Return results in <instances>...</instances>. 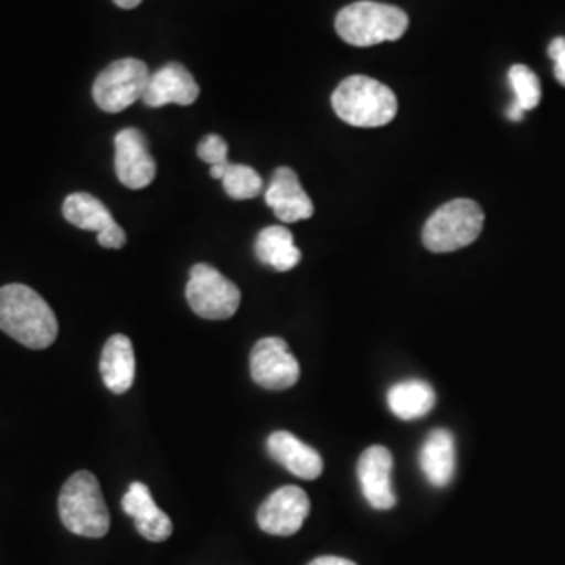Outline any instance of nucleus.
Returning <instances> with one entry per match:
<instances>
[{"label":"nucleus","instance_id":"obj_1","mask_svg":"<svg viewBox=\"0 0 565 565\" xmlns=\"http://www.w3.org/2000/svg\"><path fill=\"white\" fill-rule=\"evenodd\" d=\"M0 329L32 350L53 345L60 333L53 308L28 285L11 282L0 287Z\"/></svg>","mask_w":565,"mask_h":565},{"label":"nucleus","instance_id":"obj_2","mask_svg":"<svg viewBox=\"0 0 565 565\" xmlns=\"http://www.w3.org/2000/svg\"><path fill=\"white\" fill-rule=\"evenodd\" d=\"M333 111L356 128H380L396 118L398 99L384 82L369 76H350L333 90Z\"/></svg>","mask_w":565,"mask_h":565},{"label":"nucleus","instance_id":"obj_3","mask_svg":"<svg viewBox=\"0 0 565 565\" xmlns=\"http://www.w3.org/2000/svg\"><path fill=\"white\" fill-rule=\"evenodd\" d=\"M335 30L343 42L364 49L403 39L408 15L394 4L361 0L343 7L335 18Z\"/></svg>","mask_w":565,"mask_h":565},{"label":"nucleus","instance_id":"obj_4","mask_svg":"<svg viewBox=\"0 0 565 565\" xmlns=\"http://www.w3.org/2000/svg\"><path fill=\"white\" fill-rule=\"evenodd\" d=\"M61 524L84 539H103L109 532V511L99 480L90 471H76L60 494Z\"/></svg>","mask_w":565,"mask_h":565},{"label":"nucleus","instance_id":"obj_5","mask_svg":"<svg viewBox=\"0 0 565 565\" xmlns=\"http://www.w3.org/2000/svg\"><path fill=\"white\" fill-rule=\"evenodd\" d=\"M484 212L471 200H452L438 207L424 226V245L434 254L457 252L480 237Z\"/></svg>","mask_w":565,"mask_h":565},{"label":"nucleus","instance_id":"obj_6","mask_svg":"<svg viewBox=\"0 0 565 565\" xmlns=\"http://www.w3.org/2000/svg\"><path fill=\"white\" fill-rule=\"evenodd\" d=\"M184 296L191 310L207 321L231 319L242 303L239 287L210 264H195L191 268Z\"/></svg>","mask_w":565,"mask_h":565},{"label":"nucleus","instance_id":"obj_7","mask_svg":"<svg viewBox=\"0 0 565 565\" xmlns=\"http://www.w3.org/2000/svg\"><path fill=\"white\" fill-rule=\"evenodd\" d=\"M149 78V67L141 60L114 61L97 76L93 99L103 111L120 114L142 99Z\"/></svg>","mask_w":565,"mask_h":565},{"label":"nucleus","instance_id":"obj_8","mask_svg":"<svg viewBox=\"0 0 565 565\" xmlns=\"http://www.w3.org/2000/svg\"><path fill=\"white\" fill-rule=\"evenodd\" d=\"M252 380L264 390H287L300 380V363L281 338H264L249 356Z\"/></svg>","mask_w":565,"mask_h":565},{"label":"nucleus","instance_id":"obj_9","mask_svg":"<svg viewBox=\"0 0 565 565\" xmlns=\"http://www.w3.org/2000/svg\"><path fill=\"white\" fill-rule=\"evenodd\" d=\"M308 513L310 499L302 488L282 486L258 509V525L273 536H294L296 532H300Z\"/></svg>","mask_w":565,"mask_h":565},{"label":"nucleus","instance_id":"obj_10","mask_svg":"<svg viewBox=\"0 0 565 565\" xmlns=\"http://www.w3.org/2000/svg\"><path fill=\"white\" fill-rule=\"evenodd\" d=\"M114 145H116V174L121 184L135 191L149 186L156 179L158 166L149 153V145L142 137L141 130L124 128L116 135Z\"/></svg>","mask_w":565,"mask_h":565},{"label":"nucleus","instance_id":"obj_11","mask_svg":"<svg viewBox=\"0 0 565 565\" xmlns=\"http://www.w3.org/2000/svg\"><path fill=\"white\" fill-rule=\"evenodd\" d=\"M392 452L385 446H371L359 461V482L364 499L373 509L387 511L396 505V492L392 486Z\"/></svg>","mask_w":565,"mask_h":565},{"label":"nucleus","instance_id":"obj_12","mask_svg":"<svg viewBox=\"0 0 565 565\" xmlns=\"http://www.w3.org/2000/svg\"><path fill=\"white\" fill-rule=\"evenodd\" d=\"M266 203L282 223L308 221L315 214V203L303 191L298 174L291 168L275 170L270 184L266 186Z\"/></svg>","mask_w":565,"mask_h":565},{"label":"nucleus","instance_id":"obj_13","mask_svg":"<svg viewBox=\"0 0 565 565\" xmlns=\"http://www.w3.org/2000/svg\"><path fill=\"white\" fill-rule=\"evenodd\" d=\"M200 99V84L181 63H168L151 74L142 102L149 107H163L170 103L193 105Z\"/></svg>","mask_w":565,"mask_h":565},{"label":"nucleus","instance_id":"obj_14","mask_svg":"<svg viewBox=\"0 0 565 565\" xmlns=\"http://www.w3.org/2000/svg\"><path fill=\"white\" fill-rule=\"evenodd\" d=\"M121 509L135 520L142 539L151 543H163L172 536V520L156 505L149 488L142 482H132L121 499Z\"/></svg>","mask_w":565,"mask_h":565},{"label":"nucleus","instance_id":"obj_15","mask_svg":"<svg viewBox=\"0 0 565 565\" xmlns=\"http://www.w3.org/2000/svg\"><path fill=\"white\" fill-rule=\"evenodd\" d=\"M266 448L277 463L302 480H317L323 473V457L289 431L270 434Z\"/></svg>","mask_w":565,"mask_h":565},{"label":"nucleus","instance_id":"obj_16","mask_svg":"<svg viewBox=\"0 0 565 565\" xmlns=\"http://www.w3.org/2000/svg\"><path fill=\"white\" fill-rule=\"evenodd\" d=\"M137 375V361H135V348L130 338L116 333L111 335L102 354L103 384L114 394H126Z\"/></svg>","mask_w":565,"mask_h":565},{"label":"nucleus","instance_id":"obj_17","mask_svg":"<svg viewBox=\"0 0 565 565\" xmlns=\"http://www.w3.org/2000/svg\"><path fill=\"white\" fill-rule=\"evenodd\" d=\"M419 465L424 471L425 480L436 488L450 484L457 467L455 457V436L448 429H434L425 438Z\"/></svg>","mask_w":565,"mask_h":565},{"label":"nucleus","instance_id":"obj_18","mask_svg":"<svg viewBox=\"0 0 565 565\" xmlns=\"http://www.w3.org/2000/svg\"><path fill=\"white\" fill-rule=\"evenodd\" d=\"M254 252L264 266H270L279 273L296 268L302 260V252L294 242V235L287 231V226H266L256 239Z\"/></svg>","mask_w":565,"mask_h":565},{"label":"nucleus","instance_id":"obj_19","mask_svg":"<svg viewBox=\"0 0 565 565\" xmlns=\"http://www.w3.org/2000/svg\"><path fill=\"white\" fill-rule=\"evenodd\" d=\"M434 404H436V392L431 385L422 380H406L387 392L390 411L403 422L422 419L434 408Z\"/></svg>","mask_w":565,"mask_h":565},{"label":"nucleus","instance_id":"obj_20","mask_svg":"<svg viewBox=\"0 0 565 565\" xmlns=\"http://www.w3.org/2000/svg\"><path fill=\"white\" fill-rule=\"evenodd\" d=\"M63 216L67 223L78 226L82 231H95L97 235L118 224L107 210V205L88 193L67 195L63 202Z\"/></svg>","mask_w":565,"mask_h":565},{"label":"nucleus","instance_id":"obj_21","mask_svg":"<svg viewBox=\"0 0 565 565\" xmlns=\"http://www.w3.org/2000/svg\"><path fill=\"white\" fill-rule=\"evenodd\" d=\"M509 84L515 95V102L509 107V120H522L525 111L539 107L541 103V82L527 65L518 63L509 70Z\"/></svg>","mask_w":565,"mask_h":565},{"label":"nucleus","instance_id":"obj_22","mask_svg":"<svg viewBox=\"0 0 565 565\" xmlns=\"http://www.w3.org/2000/svg\"><path fill=\"white\" fill-rule=\"evenodd\" d=\"M223 186L233 200H254L263 193V177L243 163H228L223 177Z\"/></svg>","mask_w":565,"mask_h":565},{"label":"nucleus","instance_id":"obj_23","mask_svg":"<svg viewBox=\"0 0 565 565\" xmlns=\"http://www.w3.org/2000/svg\"><path fill=\"white\" fill-rule=\"evenodd\" d=\"M198 156L210 166H221L228 162V145L218 135H207L198 147Z\"/></svg>","mask_w":565,"mask_h":565},{"label":"nucleus","instance_id":"obj_24","mask_svg":"<svg viewBox=\"0 0 565 565\" xmlns=\"http://www.w3.org/2000/svg\"><path fill=\"white\" fill-rule=\"evenodd\" d=\"M548 57L553 60V72H555V78L559 84L565 86V39H555V41L548 44Z\"/></svg>","mask_w":565,"mask_h":565},{"label":"nucleus","instance_id":"obj_25","mask_svg":"<svg viewBox=\"0 0 565 565\" xmlns=\"http://www.w3.org/2000/svg\"><path fill=\"white\" fill-rule=\"evenodd\" d=\"M97 242L107 249H120L126 245V233H124L120 224H114L111 228H107V231H103L102 235H97Z\"/></svg>","mask_w":565,"mask_h":565},{"label":"nucleus","instance_id":"obj_26","mask_svg":"<svg viewBox=\"0 0 565 565\" xmlns=\"http://www.w3.org/2000/svg\"><path fill=\"white\" fill-rule=\"evenodd\" d=\"M308 565H356L345 557H333V555H324V557H317Z\"/></svg>","mask_w":565,"mask_h":565},{"label":"nucleus","instance_id":"obj_27","mask_svg":"<svg viewBox=\"0 0 565 565\" xmlns=\"http://www.w3.org/2000/svg\"><path fill=\"white\" fill-rule=\"evenodd\" d=\"M120 9H137L141 4V0H114Z\"/></svg>","mask_w":565,"mask_h":565}]
</instances>
